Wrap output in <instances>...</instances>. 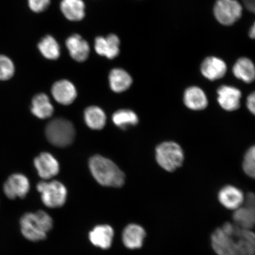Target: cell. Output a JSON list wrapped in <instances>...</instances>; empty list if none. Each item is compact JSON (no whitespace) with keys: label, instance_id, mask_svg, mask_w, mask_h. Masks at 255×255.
I'll return each instance as SVG.
<instances>
[{"label":"cell","instance_id":"2e32d148","mask_svg":"<svg viewBox=\"0 0 255 255\" xmlns=\"http://www.w3.org/2000/svg\"><path fill=\"white\" fill-rule=\"evenodd\" d=\"M114 238V229L108 225L95 226L89 234V241L92 244L105 250H108L112 246Z\"/></svg>","mask_w":255,"mask_h":255},{"label":"cell","instance_id":"5b68a950","mask_svg":"<svg viewBox=\"0 0 255 255\" xmlns=\"http://www.w3.org/2000/svg\"><path fill=\"white\" fill-rule=\"evenodd\" d=\"M46 135L49 141L58 147H66L74 141L75 129L72 123L63 119L50 121L46 128Z\"/></svg>","mask_w":255,"mask_h":255},{"label":"cell","instance_id":"e0dca14e","mask_svg":"<svg viewBox=\"0 0 255 255\" xmlns=\"http://www.w3.org/2000/svg\"><path fill=\"white\" fill-rule=\"evenodd\" d=\"M52 94L57 103L64 105L73 103L77 97L75 86L68 80H60L53 85Z\"/></svg>","mask_w":255,"mask_h":255},{"label":"cell","instance_id":"f546056e","mask_svg":"<svg viewBox=\"0 0 255 255\" xmlns=\"http://www.w3.org/2000/svg\"><path fill=\"white\" fill-rule=\"evenodd\" d=\"M247 107L249 111L255 116V91L248 95L247 100Z\"/></svg>","mask_w":255,"mask_h":255},{"label":"cell","instance_id":"7c38bea8","mask_svg":"<svg viewBox=\"0 0 255 255\" xmlns=\"http://www.w3.org/2000/svg\"><path fill=\"white\" fill-rule=\"evenodd\" d=\"M34 166L39 176L49 180L58 174L60 167L57 159L49 152H42L34 159Z\"/></svg>","mask_w":255,"mask_h":255},{"label":"cell","instance_id":"603a6c76","mask_svg":"<svg viewBox=\"0 0 255 255\" xmlns=\"http://www.w3.org/2000/svg\"><path fill=\"white\" fill-rule=\"evenodd\" d=\"M110 87L114 92L121 93L132 85V79L128 73L122 69H114L110 73Z\"/></svg>","mask_w":255,"mask_h":255},{"label":"cell","instance_id":"7a4b0ae2","mask_svg":"<svg viewBox=\"0 0 255 255\" xmlns=\"http://www.w3.org/2000/svg\"><path fill=\"white\" fill-rule=\"evenodd\" d=\"M92 175L102 186L121 187L125 183V175L110 159L101 155H95L89 161Z\"/></svg>","mask_w":255,"mask_h":255},{"label":"cell","instance_id":"7402d4cb","mask_svg":"<svg viewBox=\"0 0 255 255\" xmlns=\"http://www.w3.org/2000/svg\"><path fill=\"white\" fill-rule=\"evenodd\" d=\"M31 111L40 119H46L52 116L54 108L49 97L44 94L34 96L31 102Z\"/></svg>","mask_w":255,"mask_h":255},{"label":"cell","instance_id":"f1b7e54d","mask_svg":"<svg viewBox=\"0 0 255 255\" xmlns=\"http://www.w3.org/2000/svg\"><path fill=\"white\" fill-rule=\"evenodd\" d=\"M51 0H28V6L33 12H43L47 9L50 4Z\"/></svg>","mask_w":255,"mask_h":255},{"label":"cell","instance_id":"484cf974","mask_svg":"<svg viewBox=\"0 0 255 255\" xmlns=\"http://www.w3.org/2000/svg\"><path fill=\"white\" fill-rule=\"evenodd\" d=\"M113 121L115 125L125 129L130 126L136 125L138 123V118L132 111L121 110L114 114Z\"/></svg>","mask_w":255,"mask_h":255},{"label":"cell","instance_id":"83f0119b","mask_svg":"<svg viewBox=\"0 0 255 255\" xmlns=\"http://www.w3.org/2000/svg\"><path fill=\"white\" fill-rule=\"evenodd\" d=\"M15 66L7 56L0 55V81H7L13 76Z\"/></svg>","mask_w":255,"mask_h":255},{"label":"cell","instance_id":"d6986e66","mask_svg":"<svg viewBox=\"0 0 255 255\" xmlns=\"http://www.w3.org/2000/svg\"><path fill=\"white\" fill-rule=\"evenodd\" d=\"M145 237V231L141 226L130 224L123 232V242L128 249L136 250L142 247Z\"/></svg>","mask_w":255,"mask_h":255},{"label":"cell","instance_id":"ac0fdd59","mask_svg":"<svg viewBox=\"0 0 255 255\" xmlns=\"http://www.w3.org/2000/svg\"><path fill=\"white\" fill-rule=\"evenodd\" d=\"M66 46L70 55L78 62H85L90 53V47L87 41L79 34L72 35L67 39Z\"/></svg>","mask_w":255,"mask_h":255},{"label":"cell","instance_id":"4fadbf2b","mask_svg":"<svg viewBox=\"0 0 255 255\" xmlns=\"http://www.w3.org/2000/svg\"><path fill=\"white\" fill-rule=\"evenodd\" d=\"M120 40L115 34L107 37L99 36L95 40V50L99 55L113 59L120 53Z\"/></svg>","mask_w":255,"mask_h":255},{"label":"cell","instance_id":"44dd1931","mask_svg":"<svg viewBox=\"0 0 255 255\" xmlns=\"http://www.w3.org/2000/svg\"><path fill=\"white\" fill-rule=\"evenodd\" d=\"M60 9L70 21H81L85 16V4L83 0H62Z\"/></svg>","mask_w":255,"mask_h":255},{"label":"cell","instance_id":"277c9868","mask_svg":"<svg viewBox=\"0 0 255 255\" xmlns=\"http://www.w3.org/2000/svg\"><path fill=\"white\" fill-rule=\"evenodd\" d=\"M155 158L159 166L171 173L182 166L185 155L179 143L175 141H165L156 148Z\"/></svg>","mask_w":255,"mask_h":255},{"label":"cell","instance_id":"4dcf8cb0","mask_svg":"<svg viewBox=\"0 0 255 255\" xmlns=\"http://www.w3.org/2000/svg\"><path fill=\"white\" fill-rule=\"evenodd\" d=\"M249 36L251 39H255V22L250 28L249 31Z\"/></svg>","mask_w":255,"mask_h":255},{"label":"cell","instance_id":"3957f363","mask_svg":"<svg viewBox=\"0 0 255 255\" xmlns=\"http://www.w3.org/2000/svg\"><path fill=\"white\" fill-rule=\"evenodd\" d=\"M22 235L31 242L43 241L53 226V221L49 214L43 210L35 213H25L20 221Z\"/></svg>","mask_w":255,"mask_h":255},{"label":"cell","instance_id":"5bb4252c","mask_svg":"<svg viewBox=\"0 0 255 255\" xmlns=\"http://www.w3.org/2000/svg\"><path fill=\"white\" fill-rule=\"evenodd\" d=\"M183 102L188 109L200 111L206 109L209 105L208 98L203 89L197 86H191L186 89Z\"/></svg>","mask_w":255,"mask_h":255},{"label":"cell","instance_id":"30bf717a","mask_svg":"<svg viewBox=\"0 0 255 255\" xmlns=\"http://www.w3.org/2000/svg\"><path fill=\"white\" fill-rule=\"evenodd\" d=\"M218 104L223 110L234 112L239 109L242 97L240 89L234 86L223 85L217 90Z\"/></svg>","mask_w":255,"mask_h":255},{"label":"cell","instance_id":"8fae6325","mask_svg":"<svg viewBox=\"0 0 255 255\" xmlns=\"http://www.w3.org/2000/svg\"><path fill=\"white\" fill-rule=\"evenodd\" d=\"M227 71L228 66L224 60L218 57H207L200 65V72L202 75L210 81H218L223 78Z\"/></svg>","mask_w":255,"mask_h":255},{"label":"cell","instance_id":"8992f818","mask_svg":"<svg viewBox=\"0 0 255 255\" xmlns=\"http://www.w3.org/2000/svg\"><path fill=\"white\" fill-rule=\"evenodd\" d=\"M37 190L43 203L49 208H59L66 202L68 191L60 181H41L37 185Z\"/></svg>","mask_w":255,"mask_h":255},{"label":"cell","instance_id":"ffe728a7","mask_svg":"<svg viewBox=\"0 0 255 255\" xmlns=\"http://www.w3.org/2000/svg\"><path fill=\"white\" fill-rule=\"evenodd\" d=\"M232 72L236 78L245 84H252L255 81V65L248 57L238 59L233 67Z\"/></svg>","mask_w":255,"mask_h":255},{"label":"cell","instance_id":"9a60e30c","mask_svg":"<svg viewBox=\"0 0 255 255\" xmlns=\"http://www.w3.org/2000/svg\"><path fill=\"white\" fill-rule=\"evenodd\" d=\"M245 196L239 188L226 185L218 193V199L221 205L229 210H237L244 203Z\"/></svg>","mask_w":255,"mask_h":255},{"label":"cell","instance_id":"cb8c5ba5","mask_svg":"<svg viewBox=\"0 0 255 255\" xmlns=\"http://www.w3.org/2000/svg\"><path fill=\"white\" fill-rule=\"evenodd\" d=\"M86 124L92 129L100 130L106 124L107 117L104 111L98 107H90L85 111Z\"/></svg>","mask_w":255,"mask_h":255},{"label":"cell","instance_id":"6da1fadb","mask_svg":"<svg viewBox=\"0 0 255 255\" xmlns=\"http://www.w3.org/2000/svg\"><path fill=\"white\" fill-rule=\"evenodd\" d=\"M212 246L218 255H255V234L226 223L213 232Z\"/></svg>","mask_w":255,"mask_h":255},{"label":"cell","instance_id":"4316f807","mask_svg":"<svg viewBox=\"0 0 255 255\" xmlns=\"http://www.w3.org/2000/svg\"><path fill=\"white\" fill-rule=\"evenodd\" d=\"M242 168L248 176L255 179V145L250 146L245 152Z\"/></svg>","mask_w":255,"mask_h":255},{"label":"cell","instance_id":"52a82bcc","mask_svg":"<svg viewBox=\"0 0 255 255\" xmlns=\"http://www.w3.org/2000/svg\"><path fill=\"white\" fill-rule=\"evenodd\" d=\"M243 8L237 0H217L213 7V14L219 23L226 26L232 25L242 17Z\"/></svg>","mask_w":255,"mask_h":255},{"label":"cell","instance_id":"ba28073f","mask_svg":"<svg viewBox=\"0 0 255 255\" xmlns=\"http://www.w3.org/2000/svg\"><path fill=\"white\" fill-rule=\"evenodd\" d=\"M244 203V206L235 210L233 219L239 227L251 230L255 226V194L248 193Z\"/></svg>","mask_w":255,"mask_h":255},{"label":"cell","instance_id":"d4e9b609","mask_svg":"<svg viewBox=\"0 0 255 255\" xmlns=\"http://www.w3.org/2000/svg\"><path fill=\"white\" fill-rule=\"evenodd\" d=\"M38 49L45 58L49 60H56L60 55L59 44L55 38L52 36L44 37L38 44Z\"/></svg>","mask_w":255,"mask_h":255},{"label":"cell","instance_id":"9c48e42d","mask_svg":"<svg viewBox=\"0 0 255 255\" xmlns=\"http://www.w3.org/2000/svg\"><path fill=\"white\" fill-rule=\"evenodd\" d=\"M30 189L29 180L25 175L20 173L10 175L3 187L5 195L9 199L24 198Z\"/></svg>","mask_w":255,"mask_h":255}]
</instances>
